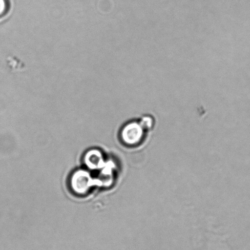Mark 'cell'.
<instances>
[{"mask_svg":"<svg viewBox=\"0 0 250 250\" xmlns=\"http://www.w3.org/2000/svg\"><path fill=\"white\" fill-rule=\"evenodd\" d=\"M155 123V118L150 114H145L142 117L127 121L121 128V140L128 146H138L146 137L147 132L154 127Z\"/></svg>","mask_w":250,"mask_h":250,"instance_id":"6da1fadb","label":"cell"},{"mask_svg":"<svg viewBox=\"0 0 250 250\" xmlns=\"http://www.w3.org/2000/svg\"><path fill=\"white\" fill-rule=\"evenodd\" d=\"M96 181L88 171L79 169L70 177V186L76 195H85L93 188Z\"/></svg>","mask_w":250,"mask_h":250,"instance_id":"7a4b0ae2","label":"cell"},{"mask_svg":"<svg viewBox=\"0 0 250 250\" xmlns=\"http://www.w3.org/2000/svg\"><path fill=\"white\" fill-rule=\"evenodd\" d=\"M84 163L92 170L101 169L106 164L103 153L98 149H92L86 152L84 157Z\"/></svg>","mask_w":250,"mask_h":250,"instance_id":"3957f363","label":"cell"},{"mask_svg":"<svg viewBox=\"0 0 250 250\" xmlns=\"http://www.w3.org/2000/svg\"><path fill=\"white\" fill-rule=\"evenodd\" d=\"M11 0H0V19L5 18L11 9Z\"/></svg>","mask_w":250,"mask_h":250,"instance_id":"277c9868","label":"cell"}]
</instances>
